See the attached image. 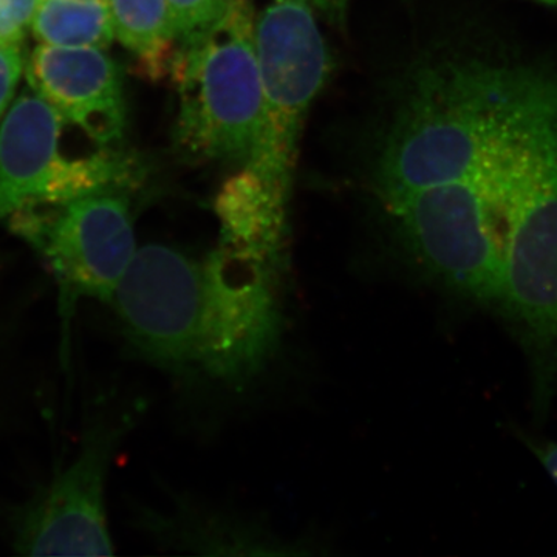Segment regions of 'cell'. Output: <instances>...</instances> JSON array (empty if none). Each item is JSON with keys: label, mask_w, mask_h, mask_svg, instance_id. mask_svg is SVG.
Listing matches in <instances>:
<instances>
[{"label": "cell", "mask_w": 557, "mask_h": 557, "mask_svg": "<svg viewBox=\"0 0 557 557\" xmlns=\"http://www.w3.org/2000/svg\"><path fill=\"white\" fill-rule=\"evenodd\" d=\"M556 75V65L498 47L418 65L384 143L383 199L485 172Z\"/></svg>", "instance_id": "obj_1"}, {"label": "cell", "mask_w": 557, "mask_h": 557, "mask_svg": "<svg viewBox=\"0 0 557 557\" xmlns=\"http://www.w3.org/2000/svg\"><path fill=\"white\" fill-rule=\"evenodd\" d=\"M500 292L494 317L520 348L531 412L557 401V76L500 152Z\"/></svg>", "instance_id": "obj_2"}, {"label": "cell", "mask_w": 557, "mask_h": 557, "mask_svg": "<svg viewBox=\"0 0 557 557\" xmlns=\"http://www.w3.org/2000/svg\"><path fill=\"white\" fill-rule=\"evenodd\" d=\"M251 0H226L218 20L180 44L170 75L180 108L175 141L193 161L247 163L258 141L263 87Z\"/></svg>", "instance_id": "obj_3"}, {"label": "cell", "mask_w": 557, "mask_h": 557, "mask_svg": "<svg viewBox=\"0 0 557 557\" xmlns=\"http://www.w3.org/2000/svg\"><path fill=\"white\" fill-rule=\"evenodd\" d=\"M384 201L420 270L454 298L494 314L504 256L500 153L475 177Z\"/></svg>", "instance_id": "obj_4"}, {"label": "cell", "mask_w": 557, "mask_h": 557, "mask_svg": "<svg viewBox=\"0 0 557 557\" xmlns=\"http://www.w3.org/2000/svg\"><path fill=\"white\" fill-rule=\"evenodd\" d=\"M263 106L244 166L289 203L304 121L329 76L330 57L310 0H273L256 21Z\"/></svg>", "instance_id": "obj_5"}, {"label": "cell", "mask_w": 557, "mask_h": 557, "mask_svg": "<svg viewBox=\"0 0 557 557\" xmlns=\"http://www.w3.org/2000/svg\"><path fill=\"white\" fill-rule=\"evenodd\" d=\"M137 190L110 188L20 209L7 218L46 262L60 289L62 310L83 299L108 304L137 252L132 197Z\"/></svg>", "instance_id": "obj_6"}, {"label": "cell", "mask_w": 557, "mask_h": 557, "mask_svg": "<svg viewBox=\"0 0 557 557\" xmlns=\"http://www.w3.org/2000/svg\"><path fill=\"white\" fill-rule=\"evenodd\" d=\"M64 120L38 94H22L0 124V220L20 209L61 203L97 190H138L146 166L135 153L102 148L69 159L61 153Z\"/></svg>", "instance_id": "obj_7"}, {"label": "cell", "mask_w": 557, "mask_h": 557, "mask_svg": "<svg viewBox=\"0 0 557 557\" xmlns=\"http://www.w3.org/2000/svg\"><path fill=\"white\" fill-rule=\"evenodd\" d=\"M108 306L132 350L172 373H199L203 259L164 244L138 248Z\"/></svg>", "instance_id": "obj_8"}, {"label": "cell", "mask_w": 557, "mask_h": 557, "mask_svg": "<svg viewBox=\"0 0 557 557\" xmlns=\"http://www.w3.org/2000/svg\"><path fill=\"white\" fill-rule=\"evenodd\" d=\"M126 418L91 420L75 457L54 472L11 519V545L22 556L113 555L106 486Z\"/></svg>", "instance_id": "obj_9"}, {"label": "cell", "mask_w": 557, "mask_h": 557, "mask_svg": "<svg viewBox=\"0 0 557 557\" xmlns=\"http://www.w3.org/2000/svg\"><path fill=\"white\" fill-rule=\"evenodd\" d=\"M33 90L79 127L95 143L109 148L123 139L126 100L120 65L104 49H65L40 44L25 64Z\"/></svg>", "instance_id": "obj_10"}, {"label": "cell", "mask_w": 557, "mask_h": 557, "mask_svg": "<svg viewBox=\"0 0 557 557\" xmlns=\"http://www.w3.org/2000/svg\"><path fill=\"white\" fill-rule=\"evenodd\" d=\"M219 247L284 269L288 203L274 196L256 172L244 166L223 183L215 199Z\"/></svg>", "instance_id": "obj_11"}, {"label": "cell", "mask_w": 557, "mask_h": 557, "mask_svg": "<svg viewBox=\"0 0 557 557\" xmlns=\"http://www.w3.org/2000/svg\"><path fill=\"white\" fill-rule=\"evenodd\" d=\"M115 38L134 54L138 72L156 81L170 75L177 36L166 0H106Z\"/></svg>", "instance_id": "obj_12"}, {"label": "cell", "mask_w": 557, "mask_h": 557, "mask_svg": "<svg viewBox=\"0 0 557 557\" xmlns=\"http://www.w3.org/2000/svg\"><path fill=\"white\" fill-rule=\"evenodd\" d=\"M30 25L46 46L108 49L115 39L106 0H39Z\"/></svg>", "instance_id": "obj_13"}, {"label": "cell", "mask_w": 557, "mask_h": 557, "mask_svg": "<svg viewBox=\"0 0 557 557\" xmlns=\"http://www.w3.org/2000/svg\"><path fill=\"white\" fill-rule=\"evenodd\" d=\"M172 25L180 44L205 30L218 20L226 0H166Z\"/></svg>", "instance_id": "obj_14"}, {"label": "cell", "mask_w": 557, "mask_h": 557, "mask_svg": "<svg viewBox=\"0 0 557 557\" xmlns=\"http://www.w3.org/2000/svg\"><path fill=\"white\" fill-rule=\"evenodd\" d=\"M24 58L17 47L0 44V116L10 108L14 91L20 84Z\"/></svg>", "instance_id": "obj_15"}, {"label": "cell", "mask_w": 557, "mask_h": 557, "mask_svg": "<svg viewBox=\"0 0 557 557\" xmlns=\"http://www.w3.org/2000/svg\"><path fill=\"white\" fill-rule=\"evenodd\" d=\"M522 440L557 486V442L548 438L525 437V435H522Z\"/></svg>", "instance_id": "obj_16"}, {"label": "cell", "mask_w": 557, "mask_h": 557, "mask_svg": "<svg viewBox=\"0 0 557 557\" xmlns=\"http://www.w3.org/2000/svg\"><path fill=\"white\" fill-rule=\"evenodd\" d=\"M39 0H0V11L17 22L22 27L32 24Z\"/></svg>", "instance_id": "obj_17"}, {"label": "cell", "mask_w": 557, "mask_h": 557, "mask_svg": "<svg viewBox=\"0 0 557 557\" xmlns=\"http://www.w3.org/2000/svg\"><path fill=\"white\" fill-rule=\"evenodd\" d=\"M24 36L25 27L0 11V44L21 49Z\"/></svg>", "instance_id": "obj_18"}, {"label": "cell", "mask_w": 557, "mask_h": 557, "mask_svg": "<svg viewBox=\"0 0 557 557\" xmlns=\"http://www.w3.org/2000/svg\"><path fill=\"white\" fill-rule=\"evenodd\" d=\"M310 2L311 5L324 11L333 20H338V17L343 16L347 5V0H310Z\"/></svg>", "instance_id": "obj_19"}, {"label": "cell", "mask_w": 557, "mask_h": 557, "mask_svg": "<svg viewBox=\"0 0 557 557\" xmlns=\"http://www.w3.org/2000/svg\"><path fill=\"white\" fill-rule=\"evenodd\" d=\"M530 2L539 3V5L548 7V9L557 10V0H530Z\"/></svg>", "instance_id": "obj_20"}]
</instances>
